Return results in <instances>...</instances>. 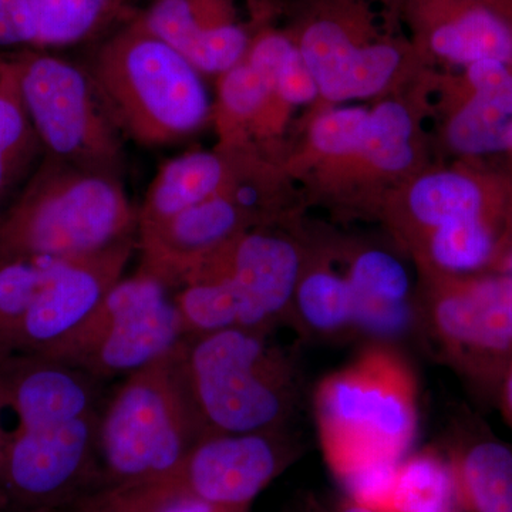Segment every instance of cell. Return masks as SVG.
Instances as JSON below:
<instances>
[{"label":"cell","mask_w":512,"mask_h":512,"mask_svg":"<svg viewBox=\"0 0 512 512\" xmlns=\"http://www.w3.org/2000/svg\"><path fill=\"white\" fill-rule=\"evenodd\" d=\"M137 208L114 175L43 158L0 214V252L83 258L137 238Z\"/></svg>","instance_id":"cell-1"},{"label":"cell","mask_w":512,"mask_h":512,"mask_svg":"<svg viewBox=\"0 0 512 512\" xmlns=\"http://www.w3.org/2000/svg\"><path fill=\"white\" fill-rule=\"evenodd\" d=\"M87 70L123 136L143 146L185 140L212 119L202 74L141 20L107 40Z\"/></svg>","instance_id":"cell-2"},{"label":"cell","mask_w":512,"mask_h":512,"mask_svg":"<svg viewBox=\"0 0 512 512\" xmlns=\"http://www.w3.org/2000/svg\"><path fill=\"white\" fill-rule=\"evenodd\" d=\"M175 357L207 436L276 433L288 417L291 365L259 330L185 336Z\"/></svg>","instance_id":"cell-3"},{"label":"cell","mask_w":512,"mask_h":512,"mask_svg":"<svg viewBox=\"0 0 512 512\" xmlns=\"http://www.w3.org/2000/svg\"><path fill=\"white\" fill-rule=\"evenodd\" d=\"M204 437L173 350L124 377L101 407L99 478L92 490L165 473Z\"/></svg>","instance_id":"cell-4"},{"label":"cell","mask_w":512,"mask_h":512,"mask_svg":"<svg viewBox=\"0 0 512 512\" xmlns=\"http://www.w3.org/2000/svg\"><path fill=\"white\" fill-rule=\"evenodd\" d=\"M286 461L288 451L276 433L207 436L165 473L94 488L77 498L70 512H151L180 498L249 508Z\"/></svg>","instance_id":"cell-5"},{"label":"cell","mask_w":512,"mask_h":512,"mask_svg":"<svg viewBox=\"0 0 512 512\" xmlns=\"http://www.w3.org/2000/svg\"><path fill=\"white\" fill-rule=\"evenodd\" d=\"M12 59L45 156L121 178L124 136L87 67L37 49L13 53Z\"/></svg>","instance_id":"cell-6"},{"label":"cell","mask_w":512,"mask_h":512,"mask_svg":"<svg viewBox=\"0 0 512 512\" xmlns=\"http://www.w3.org/2000/svg\"><path fill=\"white\" fill-rule=\"evenodd\" d=\"M318 413L335 473L359 461H403L416 431L412 379L396 357L366 355L322 384Z\"/></svg>","instance_id":"cell-7"},{"label":"cell","mask_w":512,"mask_h":512,"mask_svg":"<svg viewBox=\"0 0 512 512\" xmlns=\"http://www.w3.org/2000/svg\"><path fill=\"white\" fill-rule=\"evenodd\" d=\"M185 336L173 291L138 268L110 289L79 328L40 356L99 380L126 377L170 355Z\"/></svg>","instance_id":"cell-8"},{"label":"cell","mask_w":512,"mask_h":512,"mask_svg":"<svg viewBox=\"0 0 512 512\" xmlns=\"http://www.w3.org/2000/svg\"><path fill=\"white\" fill-rule=\"evenodd\" d=\"M100 413L0 440V487L10 508L49 512L72 505L99 478Z\"/></svg>","instance_id":"cell-9"},{"label":"cell","mask_w":512,"mask_h":512,"mask_svg":"<svg viewBox=\"0 0 512 512\" xmlns=\"http://www.w3.org/2000/svg\"><path fill=\"white\" fill-rule=\"evenodd\" d=\"M100 382L49 357L0 356V440L100 413Z\"/></svg>","instance_id":"cell-10"},{"label":"cell","mask_w":512,"mask_h":512,"mask_svg":"<svg viewBox=\"0 0 512 512\" xmlns=\"http://www.w3.org/2000/svg\"><path fill=\"white\" fill-rule=\"evenodd\" d=\"M134 248L137 238L64 261L23 319L10 353L45 355L79 328L123 278Z\"/></svg>","instance_id":"cell-11"},{"label":"cell","mask_w":512,"mask_h":512,"mask_svg":"<svg viewBox=\"0 0 512 512\" xmlns=\"http://www.w3.org/2000/svg\"><path fill=\"white\" fill-rule=\"evenodd\" d=\"M301 275L302 256L295 242L275 232L249 228L215 252L183 284L202 276H227L244 299V329L262 332L292 308Z\"/></svg>","instance_id":"cell-12"},{"label":"cell","mask_w":512,"mask_h":512,"mask_svg":"<svg viewBox=\"0 0 512 512\" xmlns=\"http://www.w3.org/2000/svg\"><path fill=\"white\" fill-rule=\"evenodd\" d=\"M252 224L254 221L239 207L229 188L157 227L138 231L140 269L156 276L174 292L192 272Z\"/></svg>","instance_id":"cell-13"},{"label":"cell","mask_w":512,"mask_h":512,"mask_svg":"<svg viewBox=\"0 0 512 512\" xmlns=\"http://www.w3.org/2000/svg\"><path fill=\"white\" fill-rule=\"evenodd\" d=\"M141 22L198 72L217 76L245 59L256 36L238 19L234 0H156Z\"/></svg>","instance_id":"cell-14"},{"label":"cell","mask_w":512,"mask_h":512,"mask_svg":"<svg viewBox=\"0 0 512 512\" xmlns=\"http://www.w3.org/2000/svg\"><path fill=\"white\" fill-rule=\"evenodd\" d=\"M421 45L446 62L512 63V23L484 0H396Z\"/></svg>","instance_id":"cell-15"},{"label":"cell","mask_w":512,"mask_h":512,"mask_svg":"<svg viewBox=\"0 0 512 512\" xmlns=\"http://www.w3.org/2000/svg\"><path fill=\"white\" fill-rule=\"evenodd\" d=\"M235 150H194L161 165L137 208L138 231L157 227L175 215L229 190L242 173Z\"/></svg>","instance_id":"cell-16"},{"label":"cell","mask_w":512,"mask_h":512,"mask_svg":"<svg viewBox=\"0 0 512 512\" xmlns=\"http://www.w3.org/2000/svg\"><path fill=\"white\" fill-rule=\"evenodd\" d=\"M434 322L458 345L503 350L512 345V278H488L441 296Z\"/></svg>","instance_id":"cell-17"},{"label":"cell","mask_w":512,"mask_h":512,"mask_svg":"<svg viewBox=\"0 0 512 512\" xmlns=\"http://www.w3.org/2000/svg\"><path fill=\"white\" fill-rule=\"evenodd\" d=\"M45 158L20 97L12 55L0 69V214L18 197Z\"/></svg>","instance_id":"cell-18"},{"label":"cell","mask_w":512,"mask_h":512,"mask_svg":"<svg viewBox=\"0 0 512 512\" xmlns=\"http://www.w3.org/2000/svg\"><path fill=\"white\" fill-rule=\"evenodd\" d=\"M217 92L212 117L221 137L218 148L238 150L239 134L261 119L271 103L274 84L244 59L221 74Z\"/></svg>","instance_id":"cell-19"},{"label":"cell","mask_w":512,"mask_h":512,"mask_svg":"<svg viewBox=\"0 0 512 512\" xmlns=\"http://www.w3.org/2000/svg\"><path fill=\"white\" fill-rule=\"evenodd\" d=\"M461 501L456 468L420 454L400 464L387 512H458Z\"/></svg>","instance_id":"cell-20"},{"label":"cell","mask_w":512,"mask_h":512,"mask_svg":"<svg viewBox=\"0 0 512 512\" xmlns=\"http://www.w3.org/2000/svg\"><path fill=\"white\" fill-rule=\"evenodd\" d=\"M63 262L0 252V356L9 355L23 319Z\"/></svg>","instance_id":"cell-21"},{"label":"cell","mask_w":512,"mask_h":512,"mask_svg":"<svg viewBox=\"0 0 512 512\" xmlns=\"http://www.w3.org/2000/svg\"><path fill=\"white\" fill-rule=\"evenodd\" d=\"M187 336L244 329L245 305L227 276L191 279L173 292Z\"/></svg>","instance_id":"cell-22"},{"label":"cell","mask_w":512,"mask_h":512,"mask_svg":"<svg viewBox=\"0 0 512 512\" xmlns=\"http://www.w3.org/2000/svg\"><path fill=\"white\" fill-rule=\"evenodd\" d=\"M461 497L473 512H512V451L485 441L456 468Z\"/></svg>","instance_id":"cell-23"},{"label":"cell","mask_w":512,"mask_h":512,"mask_svg":"<svg viewBox=\"0 0 512 512\" xmlns=\"http://www.w3.org/2000/svg\"><path fill=\"white\" fill-rule=\"evenodd\" d=\"M409 210L414 220L433 231L451 222L481 218L483 195L466 175L431 173L410 188Z\"/></svg>","instance_id":"cell-24"},{"label":"cell","mask_w":512,"mask_h":512,"mask_svg":"<svg viewBox=\"0 0 512 512\" xmlns=\"http://www.w3.org/2000/svg\"><path fill=\"white\" fill-rule=\"evenodd\" d=\"M36 49L72 46L100 32L123 0H30Z\"/></svg>","instance_id":"cell-25"},{"label":"cell","mask_w":512,"mask_h":512,"mask_svg":"<svg viewBox=\"0 0 512 512\" xmlns=\"http://www.w3.org/2000/svg\"><path fill=\"white\" fill-rule=\"evenodd\" d=\"M292 308L309 329L336 332L353 325L355 295L348 278L329 271H312L301 275Z\"/></svg>","instance_id":"cell-26"},{"label":"cell","mask_w":512,"mask_h":512,"mask_svg":"<svg viewBox=\"0 0 512 512\" xmlns=\"http://www.w3.org/2000/svg\"><path fill=\"white\" fill-rule=\"evenodd\" d=\"M413 119L399 101H383L370 110L359 156L376 170L399 174L413 163Z\"/></svg>","instance_id":"cell-27"},{"label":"cell","mask_w":512,"mask_h":512,"mask_svg":"<svg viewBox=\"0 0 512 512\" xmlns=\"http://www.w3.org/2000/svg\"><path fill=\"white\" fill-rule=\"evenodd\" d=\"M448 141L464 154H488L512 147V111L474 94L447 128Z\"/></svg>","instance_id":"cell-28"},{"label":"cell","mask_w":512,"mask_h":512,"mask_svg":"<svg viewBox=\"0 0 512 512\" xmlns=\"http://www.w3.org/2000/svg\"><path fill=\"white\" fill-rule=\"evenodd\" d=\"M494 241L481 218L451 222L430 234L431 261L447 272H470L493 254Z\"/></svg>","instance_id":"cell-29"},{"label":"cell","mask_w":512,"mask_h":512,"mask_svg":"<svg viewBox=\"0 0 512 512\" xmlns=\"http://www.w3.org/2000/svg\"><path fill=\"white\" fill-rule=\"evenodd\" d=\"M348 281L357 299L384 303L409 302V272L384 251L362 252L350 268Z\"/></svg>","instance_id":"cell-30"},{"label":"cell","mask_w":512,"mask_h":512,"mask_svg":"<svg viewBox=\"0 0 512 512\" xmlns=\"http://www.w3.org/2000/svg\"><path fill=\"white\" fill-rule=\"evenodd\" d=\"M370 110L342 107L316 117L311 127V143L322 156H359L365 141Z\"/></svg>","instance_id":"cell-31"},{"label":"cell","mask_w":512,"mask_h":512,"mask_svg":"<svg viewBox=\"0 0 512 512\" xmlns=\"http://www.w3.org/2000/svg\"><path fill=\"white\" fill-rule=\"evenodd\" d=\"M402 461L377 458L359 461L336 471L350 500L387 512Z\"/></svg>","instance_id":"cell-32"},{"label":"cell","mask_w":512,"mask_h":512,"mask_svg":"<svg viewBox=\"0 0 512 512\" xmlns=\"http://www.w3.org/2000/svg\"><path fill=\"white\" fill-rule=\"evenodd\" d=\"M36 49L30 0H0V56Z\"/></svg>","instance_id":"cell-33"},{"label":"cell","mask_w":512,"mask_h":512,"mask_svg":"<svg viewBox=\"0 0 512 512\" xmlns=\"http://www.w3.org/2000/svg\"><path fill=\"white\" fill-rule=\"evenodd\" d=\"M319 96L318 84L303 62L298 49L296 55L289 60L285 69L276 79L274 94H272L271 103L265 113L278 106H305V104H311Z\"/></svg>","instance_id":"cell-34"},{"label":"cell","mask_w":512,"mask_h":512,"mask_svg":"<svg viewBox=\"0 0 512 512\" xmlns=\"http://www.w3.org/2000/svg\"><path fill=\"white\" fill-rule=\"evenodd\" d=\"M412 319L410 303L363 301L355 296L353 325L379 336L399 335L409 328Z\"/></svg>","instance_id":"cell-35"},{"label":"cell","mask_w":512,"mask_h":512,"mask_svg":"<svg viewBox=\"0 0 512 512\" xmlns=\"http://www.w3.org/2000/svg\"><path fill=\"white\" fill-rule=\"evenodd\" d=\"M467 76L478 96L512 111V72L507 63L481 60L467 66Z\"/></svg>","instance_id":"cell-36"},{"label":"cell","mask_w":512,"mask_h":512,"mask_svg":"<svg viewBox=\"0 0 512 512\" xmlns=\"http://www.w3.org/2000/svg\"><path fill=\"white\" fill-rule=\"evenodd\" d=\"M249 508L225 507L200 498H180L157 507L151 512H248Z\"/></svg>","instance_id":"cell-37"},{"label":"cell","mask_w":512,"mask_h":512,"mask_svg":"<svg viewBox=\"0 0 512 512\" xmlns=\"http://www.w3.org/2000/svg\"><path fill=\"white\" fill-rule=\"evenodd\" d=\"M488 5L493 6L494 9H497L498 12L503 13L504 16H507L510 19L512 13V0H484Z\"/></svg>","instance_id":"cell-38"},{"label":"cell","mask_w":512,"mask_h":512,"mask_svg":"<svg viewBox=\"0 0 512 512\" xmlns=\"http://www.w3.org/2000/svg\"><path fill=\"white\" fill-rule=\"evenodd\" d=\"M339 512H384L377 510V508L369 507V505L356 503L350 500L348 504L343 505L342 510Z\"/></svg>","instance_id":"cell-39"},{"label":"cell","mask_w":512,"mask_h":512,"mask_svg":"<svg viewBox=\"0 0 512 512\" xmlns=\"http://www.w3.org/2000/svg\"><path fill=\"white\" fill-rule=\"evenodd\" d=\"M505 394H507L508 409H510L512 413V366L510 370V375H508L507 390H505Z\"/></svg>","instance_id":"cell-40"},{"label":"cell","mask_w":512,"mask_h":512,"mask_svg":"<svg viewBox=\"0 0 512 512\" xmlns=\"http://www.w3.org/2000/svg\"><path fill=\"white\" fill-rule=\"evenodd\" d=\"M507 271H508V276H511V278H512V254L510 255V258H508V261H507Z\"/></svg>","instance_id":"cell-41"},{"label":"cell","mask_w":512,"mask_h":512,"mask_svg":"<svg viewBox=\"0 0 512 512\" xmlns=\"http://www.w3.org/2000/svg\"><path fill=\"white\" fill-rule=\"evenodd\" d=\"M6 56H0V69H2L3 63H5Z\"/></svg>","instance_id":"cell-42"},{"label":"cell","mask_w":512,"mask_h":512,"mask_svg":"<svg viewBox=\"0 0 512 512\" xmlns=\"http://www.w3.org/2000/svg\"><path fill=\"white\" fill-rule=\"evenodd\" d=\"M9 512V511H8Z\"/></svg>","instance_id":"cell-43"}]
</instances>
